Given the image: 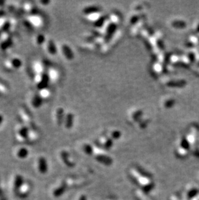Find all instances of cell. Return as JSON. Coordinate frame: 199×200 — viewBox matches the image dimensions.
<instances>
[{"label": "cell", "instance_id": "cell-1", "mask_svg": "<svg viewBox=\"0 0 199 200\" xmlns=\"http://www.w3.org/2000/svg\"><path fill=\"white\" fill-rule=\"evenodd\" d=\"M49 82V77L47 73H43L41 75L40 81L38 82L37 87L40 90H43L48 86Z\"/></svg>", "mask_w": 199, "mask_h": 200}, {"label": "cell", "instance_id": "cell-2", "mask_svg": "<svg viewBox=\"0 0 199 200\" xmlns=\"http://www.w3.org/2000/svg\"><path fill=\"white\" fill-rule=\"evenodd\" d=\"M39 170L42 173H46L47 171V161L44 157H41L39 159Z\"/></svg>", "mask_w": 199, "mask_h": 200}, {"label": "cell", "instance_id": "cell-3", "mask_svg": "<svg viewBox=\"0 0 199 200\" xmlns=\"http://www.w3.org/2000/svg\"><path fill=\"white\" fill-rule=\"evenodd\" d=\"M42 103H43V99H42V98L40 95H34V97L32 98V105L34 108H37L40 107L42 105Z\"/></svg>", "mask_w": 199, "mask_h": 200}, {"label": "cell", "instance_id": "cell-4", "mask_svg": "<svg viewBox=\"0 0 199 200\" xmlns=\"http://www.w3.org/2000/svg\"><path fill=\"white\" fill-rule=\"evenodd\" d=\"M47 50L51 54L54 55L57 52V48L53 40H49L47 44Z\"/></svg>", "mask_w": 199, "mask_h": 200}, {"label": "cell", "instance_id": "cell-5", "mask_svg": "<svg viewBox=\"0 0 199 200\" xmlns=\"http://www.w3.org/2000/svg\"><path fill=\"white\" fill-rule=\"evenodd\" d=\"M23 183H24V179L21 176H16L14 182V191L15 192H18L19 189L21 188Z\"/></svg>", "mask_w": 199, "mask_h": 200}, {"label": "cell", "instance_id": "cell-6", "mask_svg": "<svg viewBox=\"0 0 199 200\" xmlns=\"http://www.w3.org/2000/svg\"><path fill=\"white\" fill-rule=\"evenodd\" d=\"M12 44V41L11 39H6V40L2 42L1 44H0V49L1 50H6V49L10 47Z\"/></svg>", "mask_w": 199, "mask_h": 200}, {"label": "cell", "instance_id": "cell-7", "mask_svg": "<svg viewBox=\"0 0 199 200\" xmlns=\"http://www.w3.org/2000/svg\"><path fill=\"white\" fill-rule=\"evenodd\" d=\"M62 51L63 52V54L66 56V58L68 59H71L73 58V53L71 51L70 48L68 47L67 45H63L62 46Z\"/></svg>", "mask_w": 199, "mask_h": 200}, {"label": "cell", "instance_id": "cell-8", "mask_svg": "<svg viewBox=\"0 0 199 200\" xmlns=\"http://www.w3.org/2000/svg\"><path fill=\"white\" fill-rule=\"evenodd\" d=\"M11 63L12 66L15 69H19V67H21L22 65V62L20 59L18 58H14L12 59Z\"/></svg>", "mask_w": 199, "mask_h": 200}, {"label": "cell", "instance_id": "cell-9", "mask_svg": "<svg viewBox=\"0 0 199 200\" xmlns=\"http://www.w3.org/2000/svg\"><path fill=\"white\" fill-rule=\"evenodd\" d=\"M66 188V184H65V183H63V184L60 186V187L58 188L57 189L55 190L54 193H53L54 196H56V197H58V196H61L65 192Z\"/></svg>", "mask_w": 199, "mask_h": 200}, {"label": "cell", "instance_id": "cell-10", "mask_svg": "<svg viewBox=\"0 0 199 200\" xmlns=\"http://www.w3.org/2000/svg\"><path fill=\"white\" fill-rule=\"evenodd\" d=\"M56 119L58 123L60 124L62 123L63 119V110L62 108H58L56 111Z\"/></svg>", "mask_w": 199, "mask_h": 200}, {"label": "cell", "instance_id": "cell-11", "mask_svg": "<svg viewBox=\"0 0 199 200\" xmlns=\"http://www.w3.org/2000/svg\"><path fill=\"white\" fill-rule=\"evenodd\" d=\"M19 135L24 139H27L29 137V129L27 127H22L19 130Z\"/></svg>", "mask_w": 199, "mask_h": 200}, {"label": "cell", "instance_id": "cell-12", "mask_svg": "<svg viewBox=\"0 0 199 200\" xmlns=\"http://www.w3.org/2000/svg\"><path fill=\"white\" fill-rule=\"evenodd\" d=\"M29 154V151L27 149H26L25 148H21L19 150L18 152L17 155L19 157V158L24 159L25 157H27Z\"/></svg>", "mask_w": 199, "mask_h": 200}, {"label": "cell", "instance_id": "cell-13", "mask_svg": "<svg viewBox=\"0 0 199 200\" xmlns=\"http://www.w3.org/2000/svg\"><path fill=\"white\" fill-rule=\"evenodd\" d=\"M36 44L39 45H41L43 44L44 42H45V35L43 34H39L36 37Z\"/></svg>", "mask_w": 199, "mask_h": 200}, {"label": "cell", "instance_id": "cell-14", "mask_svg": "<svg viewBox=\"0 0 199 200\" xmlns=\"http://www.w3.org/2000/svg\"><path fill=\"white\" fill-rule=\"evenodd\" d=\"M61 157H62V159L63 160L64 163L66 164V165L68 166H71V163L69 162V161H68V155L66 152H62L61 153Z\"/></svg>", "mask_w": 199, "mask_h": 200}, {"label": "cell", "instance_id": "cell-15", "mask_svg": "<svg viewBox=\"0 0 199 200\" xmlns=\"http://www.w3.org/2000/svg\"><path fill=\"white\" fill-rule=\"evenodd\" d=\"M72 122H73V117L71 114H68L66 118V127L70 128L72 125Z\"/></svg>", "mask_w": 199, "mask_h": 200}, {"label": "cell", "instance_id": "cell-16", "mask_svg": "<svg viewBox=\"0 0 199 200\" xmlns=\"http://www.w3.org/2000/svg\"><path fill=\"white\" fill-rule=\"evenodd\" d=\"M0 200H6V198H5V196L1 190V187H0Z\"/></svg>", "mask_w": 199, "mask_h": 200}, {"label": "cell", "instance_id": "cell-17", "mask_svg": "<svg viewBox=\"0 0 199 200\" xmlns=\"http://www.w3.org/2000/svg\"><path fill=\"white\" fill-rule=\"evenodd\" d=\"M3 119H4L3 116L2 115L0 114V125H1V123L3 122Z\"/></svg>", "mask_w": 199, "mask_h": 200}, {"label": "cell", "instance_id": "cell-18", "mask_svg": "<svg viewBox=\"0 0 199 200\" xmlns=\"http://www.w3.org/2000/svg\"><path fill=\"white\" fill-rule=\"evenodd\" d=\"M40 3L43 5H46V4H49V3H50V1H40Z\"/></svg>", "mask_w": 199, "mask_h": 200}]
</instances>
